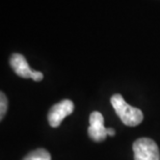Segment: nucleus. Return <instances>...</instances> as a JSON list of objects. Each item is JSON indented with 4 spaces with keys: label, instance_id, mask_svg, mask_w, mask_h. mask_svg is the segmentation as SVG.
<instances>
[{
    "label": "nucleus",
    "instance_id": "1",
    "mask_svg": "<svg viewBox=\"0 0 160 160\" xmlns=\"http://www.w3.org/2000/svg\"><path fill=\"white\" fill-rule=\"evenodd\" d=\"M110 103L116 110L122 122L129 127H135L143 120V113L139 108L133 107L124 100L120 94L113 95L110 98Z\"/></svg>",
    "mask_w": 160,
    "mask_h": 160
},
{
    "label": "nucleus",
    "instance_id": "2",
    "mask_svg": "<svg viewBox=\"0 0 160 160\" xmlns=\"http://www.w3.org/2000/svg\"><path fill=\"white\" fill-rule=\"evenodd\" d=\"M134 160H160L159 148L154 140L142 137L133 143Z\"/></svg>",
    "mask_w": 160,
    "mask_h": 160
},
{
    "label": "nucleus",
    "instance_id": "3",
    "mask_svg": "<svg viewBox=\"0 0 160 160\" xmlns=\"http://www.w3.org/2000/svg\"><path fill=\"white\" fill-rule=\"evenodd\" d=\"M9 63H11L12 69L14 70L16 74L22 78H31L34 81H41L44 78V75L42 72L33 71V70L30 69L26 58L22 54H12L11 56V59H9Z\"/></svg>",
    "mask_w": 160,
    "mask_h": 160
},
{
    "label": "nucleus",
    "instance_id": "4",
    "mask_svg": "<svg viewBox=\"0 0 160 160\" xmlns=\"http://www.w3.org/2000/svg\"><path fill=\"white\" fill-rule=\"evenodd\" d=\"M74 111V103L71 100H62L50 108L48 113V122L53 128L58 127L66 117L70 116Z\"/></svg>",
    "mask_w": 160,
    "mask_h": 160
},
{
    "label": "nucleus",
    "instance_id": "5",
    "mask_svg": "<svg viewBox=\"0 0 160 160\" xmlns=\"http://www.w3.org/2000/svg\"><path fill=\"white\" fill-rule=\"evenodd\" d=\"M88 136L92 140L97 142H103L106 138L107 128L104 126V118L101 112L94 111L89 116V127H88Z\"/></svg>",
    "mask_w": 160,
    "mask_h": 160
},
{
    "label": "nucleus",
    "instance_id": "6",
    "mask_svg": "<svg viewBox=\"0 0 160 160\" xmlns=\"http://www.w3.org/2000/svg\"><path fill=\"white\" fill-rule=\"evenodd\" d=\"M23 160H51V155L47 150L38 149L27 154Z\"/></svg>",
    "mask_w": 160,
    "mask_h": 160
},
{
    "label": "nucleus",
    "instance_id": "7",
    "mask_svg": "<svg viewBox=\"0 0 160 160\" xmlns=\"http://www.w3.org/2000/svg\"><path fill=\"white\" fill-rule=\"evenodd\" d=\"M6 110H8V99H6L4 92H1V95H0V120L4 118Z\"/></svg>",
    "mask_w": 160,
    "mask_h": 160
},
{
    "label": "nucleus",
    "instance_id": "8",
    "mask_svg": "<svg viewBox=\"0 0 160 160\" xmlns=\"http://www.w3.org/2000/svg\"><path fill=\"white\" fill-rule=\"evenodd\" d=\"M107 134L109 136H113L114 134H116V131H114L113 129H111V128H107Z\"/></svg>",
    "mask_w": 160,
    "mask_h": 160
}]
</instances>
